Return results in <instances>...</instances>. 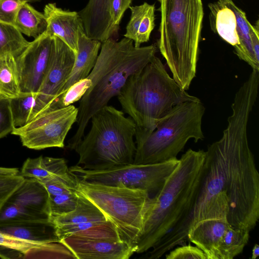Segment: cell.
<instances>
[{"mask_svg":"<svg viewBox=\"0 0 259 259\" xmlns=\"http://www.w3.org/2000/svg\"><path fill=\"white\" fill-rule=\"evenodd\" d=\"M78 194L76 191L56 195H49V218L67 214L76 207Z\"/></svg>","mask_w":259,"mask_h":259,"instance_id":"33","label":"cell"},{"mask_svg":"<svg viewBox=\"0 0 259 259\" xmlns=\"http://www.w3.org/2000/svg\"><path fill=\"white\" fill-rule=\"evenodd\" d=\"M77 179L70 171L65 175L37 180L46 188L49 195L53 196L76 191Z\"/></svg>","mask_w":259,"mask_h":259,"instance_id":"32","label":"cell"},{"mask_svg":"<svg viewBox=\"0 0 259 259\" xmlns=\"http://www.w3.org/2000/svg\"><path fill=\"white\" fill-rule=\"evenodd\" d=\"M205 151L188 149L161 189L153 197L136 252L151 249L190 213L201 180Z\"/></svg>","mask_w":259,"mask_h":259,"instance_id":"3","label":"cell"},{"mask_svg":"<svg viewBox=\"0 0 259 259\" xmlns=\"http://www.w3.org/2000/svg\"><path fill=\"white\" fill-rule=\"evenodd\" d=\"M75 58V52L54 35L46 71L37 92L36 116L46 112L60 95L72 71Z\"/></svg>","mask_w":259,"mask_h":259,"instance_id":"12","label":"cell"},{"mask_svg":"<svg viewBox=\"0 0 259 259\" xmlns=\"http://www.w3.org/2000/svg\"><path fill=\"white\" fill-rule=\"evenodd\" d=\"M54 227L56 234L60 241L69 236L75 235L87 238L121 241L114 226L109 221L88 222Z\"/></svg>","mask_w":259,"mask_h":259,"instance_id":"22","label":"cell"},{"mask_svg":"<svg viewBox=\"0 0 259 259\" xmlns=\"http://www.w3.org/2000/svg\"><path fill=\"white\" fill-rule=\"evenodd\" d=\"M117 97L124 112L136 124V144L144 140L159 119L174 106L199 99L183 90L155 56L141 70L128 77Z\"/></svg>","mask_w":259,"mask_h":259,"instance_id":"4","label":"cell"},{"mask_svg":"<svg viewBox=\"0 0 259 259\" xmlns=\"http://www.w3.org/2000/svg\"><path fill=\"white\" fill-rule=\"evenodd\" d=\"M77 203L73 211L64 215L49 218L54 226L108 221L95 205L77 192Z\"/></svg>","mask_w":259,"mask_h":259,"instance_id":"24","label":"cell"},{"mask_svg":"<svg viewBox=\"0 0 259 259\" xmlns=\"http://www.w3.org/2000/svg\"><path fill=\"white\" fill-rule=\"evenodd\" d=\"M205 108L199 99L174 106L158 121L153 131L136 144L134 164L160 163L177 159L189 140H203Z\"/></svg>","mask_w":259,"mask_h":259,"instance_id":"7","label":"cell"},{"mask_svg":"<svg viewBox=\"0 0 259 259\" xmlns=\"http://www.w3.org/2000/svg\"><path fill=\"white\" fill-rule=\"evenodd\" d=\"M37 92H23L10 99L11 108L15 127L26 125L36 116Z\"/></svg>","mask_w":259,"mask_h":259,"instance_id":"27","label":"cell"},{"mask_svg":"<svg viewBox=\"0 0 259 259\" xmlns=\"http://www.w3.org/2000/svg\"><path fill=\"white\" fill-rule=\"evenodd\" d=\"M101 44L87 36L84 30L79 31L74 64L59 96L72 85L88 77L96 64Z\"/></svg>","mask_w":259,"mask_h":259,"instance_id":"18","label":"cell"},{"mask_svg":"<svg viewBox=\"0 0 259 259\" xmlns=\"http://www.w3.org/2000/svg\"><path fill=\"white\" fill-rule=\"evenodd\" d=\"M7 201L49 215V194L36 179L25 178Z\"/></svg>","mask_w":259,"mask_h":259,"instance_id":"21","label":"cell"},{"mask_svg":"<svg viewBox=\"0 0 259 259\" xmlns=\"http://www.w3.org/2000/svg\"><path fill=\"white\" fill-rule=\"evenodd\" d=\"M26 0H0V22L14 25L17 15Z\"/></svg>","mask_w":259,"mask_h":259,"instance_id":"36","label":"cell"},{"mask_svg":"<svg viewBox=\"0 0 259 259\" xmlns=\"http://www.w3.org/2000/svg\"><path fill=\"white\" fill-rule=\"evenodd\" d=\"M178 163L177 158L160 163H133L99 170L84 169L77 164L69 168L78 178L88 182L142 190L150 196H155Z\"/></svg>","mask_w":259,"mask_h":259,"instance_id":"9","label":"cell"},{"mask_svg":"<svg viewBox=\"0 0 259 259\" xmlns=\"http://www.w3.org/2000/svg\"><path fill=\"white\" fill-rule=\"evenodd\" d=\"M249 232L230 226L220 244V259H233L241 253L249 241Z\"/></svg>","mask_w":259,"mask_h":259,"instance_id":"28","label":"cell"},{"mask_svg":"<svg viewBox=\"0 0 259 259\" xmlns=\"http://www.w3.org/2000/svg\"><path fill=\"white\" fill-rule=\"evenodd\" d=\"M15 128L10 99L0 96V139L11 133Z\"/></svg>","mask_w":259,"mask_h":259,"instance_id":"35","label":"cell"},{"mask_svg":"<svg viewBox=\"0 0 259 259\" xmlns=\"http://www.w3.org/2000/svg\"><path fill=\"white\" fill-rule=\"evenodd\" d=\"M158 1V49L172 78L187 91L196 72L204 14L202 0Z\"/></svg>","mask_w":259,"mask_h":259,"instance_id":"5","label":"cell"},{"mask_svg":"<svg viewBox=\"0 0 259 259\" xmlns=\"http://www.w3.org/2000/svg\"><path fill=\"white\" fill-rule=\"evenodd\" d=\"M131 15L124 37L132 40L135 47L147 42L155 26V6L146 2L130 7Z\"/></svg>","mask_w":259,"mask_h":259,"instance_id":"20","label":"cell"},{"mask_svg":"<svg viewBox=\"0 0 259 259\" xmlns=\"http://www.w3.org/2000/svg\"><path fill=\"white\" fill-rule=\"evenodd\" d=\"M48 243L24 240L0 231V245L22 252L25 258H41Z\"/></svg>","mask_w":259,"mask_h":259,"instance_id":"31","label":"cell"},{"mask_svg":"<svg viewBox=\"0 0 259 259\" xmlns=\"http://www.w3.org/2000/svg\"><path fill=\"white\" fill-rule=\"evenodd\" d=\"M41 0H26V1L27 2H38V1H40Z\"/></svg>","mask_w":259,"mask_h":259,"instance_id":"42","label":"cell"},{"mask_svg":"<svg viewBox=\"0 0 259 259\" xmlns=\"http://www.w3.org/2000/svg\"><path fill=\"white\" fill-rule=\"evenodd\" d=\"M69 172V168L64 158L40 156L27 158L24 162L20 174L24 178L41 179L63 175Z\"/></svg>","mask_w":259,"mask_h":259,"instance_id":"23","label":"cell"},{"mask_svg":"<svg viewBox=\"0 0 259 259\" xmlns=\"http://www.w3.org/2000/svg\"><path fill=\"white\" fill-rule=\"evenodd\" d=\"M20 174L17 168L0 167V175H16Z\"/></svg>","mask_w":259,"mask_h":259,"instance_id":"40","label":"cell"},{"mask_svg":"<svg viewBox=\"0 0 259 259\" xmlns=\"http://www.w3.org/2000/svg\"><path fill=\"white\" fill-rule=\"evenodd\" d=\"M259 255V246L257 244H255L252 250V259H255Z\"/></svg>","mask_w":259,"mask_h":259,"instance_id":"41","label":"cell"},{"mask_svg":"<svg viewBox=\"0 0 259 259\" xmlns=\"http://www.w3.org/2000/svg\"><path fill=\"white\" fill-rule=\"evenodd\" d=\"M256 101L250 93H236L221 138L209 145L196 198L188 217L168 236L176 244L188 240L189 229L209 219L227 221L250 232L259 218V174L250 149L247 129Z\"/></svg>","mask_w":259,"mask_h":259,"instance_id":"1","label":"cell"},{"mask_svg":"<svg viewBox=\"0 0 259 259\" xmlns=\"http://www.w3.org/2000/svg\"><path fill=\"white\" fill-rule=\"evenodd\" d=\"M78 108L73 105L44 112L26 125L15 127L12 134L19 137L22 145L41 150L64 148L66 137L76 122Z\"/></svg>","mask_w":259,"mask_h":259,"instance_id":"11","label":"cell"},{"mask_svg":"<svg viewBox=\"0 0 259 259\" xmlns=\"http://www.w3.org/2000/svg\"><path fill=\"white\" fill-rule=\"evenodd\" d=\"M25 178L20 174L16 175H0V210Z\"/></svg>","mask_w":259,"mask_h":259,"instance_id":"34","label":"cell"},{"mask_svg":"<svg viewBox=\"0 0 259 259\" xmlns=\"http://www.w3.org/2000/svg\"><path fill=\"white\" fill-rule=\"evenodd\" d=\"M0 231L19 239L40 243L58 242L53 224L48 220H33L0 226Z\"/></svg>","mask_w":259,"mask_h":259,"instance_id":"19","label":"cell"},{"mask_svg":"<svg viewBox=\"0 0 259 259\" xmlns=\"http://www.w3.org/2000/svg\"><path fill=\"white\" fill-rule=\"evenodd\" d=\"M132 0H110L109 11L111 20L118 31L121 20L125 11L129 8Z\"/></svg>","mask_w":259,"mask_h":259,"instance_id":"38","label":"cell"},{"mask_svg":"<svg viewBox=\"0 0 259 259\" xmlns=\"http://www.w3.org/2000/svg\"><path fill=\"white\" fill-rule=\"evenodd\" d=\"M154 45L135 47L126 37L116 41L109 38L102 42L96 64L87 77L90 87L80 100L77 130L67 147L74 150L84 136L92 116L117 96L128 77L141 70L155 56Z\"/></svg>","mask_w":259,"mask_h":259,"instance_id":"2","label":"cell"},{"mask_svg":"<svg viewBox=\"0 0 259 259\" xmlns=\"http://www.w3.org/2000/svg\"><path fill=\"white\" fill-rule=\"evenodd\" d=\"M60 241L76 259H128L135 252L126 243L110 239L72 235Z\"/></svg>","mask_w":259,"mask_h":259,"instance_id":"14","label":"cell"},{"mask_svg":"<svg viewBox=\"0 0 259 259\" xmlns=\"http://www.w3.org/2000/svg\"><path fill=\"white\" fill-rule=\"evenodd\" d=\"M43 13L47 24L46 32L59 37L76 55L79 32L84 30L78 13L64 10L55 3H49L45 6Z\"/></svg>","mask_w":259,"mask_h":259,"instance_id":"15","label":"cell"},{"mask_svg":"<svg viewBox=\"0 0 259 259\" xmlns=\"http://www.w3.org/2000/svg\"><path fill=\"white\" fill-rule=\"evenodd\" d=\"M230 226L227 221L223 220H203L189 229L188 239L204 253L207 259H220V244Z\"/></svg>","mask_w":259,"mask_h":259,"instance_id":"17","label":"cell"},{"mask_svg":"<svg viewBox=\"0 0 259 259\" xmlns=\"http://www.w3.org/2000/svg\"><path fill=\"white\" fill-rule=\"evenodd\" d=\"M250 38L255 57L259 59V23L258 20L255 25H252L250 30Z\"/></svg>","mask_w":259,"mask_h":259,"instance_id":"39","label":"cell"},{"mask_svg":"<svg viewBox=\"0 0 259 259\" xmlns=\"http://www.w3.org/2000/svg\"><path fill=\"white\" fill-rule=\"evenodd\" d=\"M21 93L15 58L12 55L0 56V96L12 99Z\"/></svg>","mask_w":259,"mask_h":259,"instance_id":"26","label":"cell"},{"mask_svg":"<svg viewBox=\"0 0 259 259\" xmlns=\"http://www.w3.org/2000/svg\"><path fill=\"white\" fill-rule=\"evenodd\" d=\"M211 29L234 48L238 58L252 69L259 66L250 38L251 24L245 13L232 0H218L208 4Z\"/></svg>","mask_w":259,"mask_h":259,"instance_id":"10","label":"cell"},{"mask_svg":"<svg viewBox=\"0 0 259 259\" xmlns=\"http://www.w3.org/2000/svg\"><path fill=\"white\" fill-rule=\"evenodd\" d=\"M91 127L74 150L77 165L91 170L133 164L136 151V124L123 112L108 105L91 118Z\"/></svg>","mask_w":259,"mask_h":259,"instance_id":"6","label":"cell"},{"mask_svg":"<svg viewBox=\"0 0 259 259\" xmlns=\"http://www.w3.org/2000/svg\"><path fill=\"white\" fill-rule=\"evenodd\" d=\"M29 42L14 25L0 22V56L10 54L16 58Z\"/></svg>","mask_w":259,"mask_h":259,"instance_id":"29","label":"cell"},{"mask_svg":"<svg viewBox=\"0 0 259 259\" xmlns=\"http://www.w3.org/2000/svg\"><path fill=\"white\" fill-rule=\"evenodd\" d=\"M53 37L45 31L15 58L21 92L38 90L49 62Z\"/></svg>","mask_w":259,"mask_h":259,"instance_id":"13","label":"cell"},{"mask_svg":"<svg viewBox=\"0 0 259 259\" xmlns=\"http://www.w3.org/2000/svg\"><path fill=\"white\" fill-rule=\"evenodd\" d=\"M166 259H207L204 253L196 246L186 243L175 248L165 255Z\"/></svg>","mask_w":259,"mask_h":259,"instance_id":"37","label":"cell"},{"mask_svg":"<svg viewBox=\"0 0 259 259\" xmlns=\"http://www.w3.org/2000/svg\"><path fill=\"white\" fill-rule=\"evenodd\" d=\"M77 178L76 191L102 212L114 226L120 240L134 248L136 252L151 201L148 192Z\"/></svg>","mask_w":259,"mask_h":259,"instance_id":"8","label":"cell"},{"mask_svg":"<svg viewBox=\"0 0 259 259\" xmlns=\"http://www.w3.org/2000/svg\"><path fill=\"white\" fill-rule=\"evenodd\" d=\"M14 26L22 33L35 39L46 30L47 24L44 13L26 2L19 11Z\"/></svg>","mask_w":259,"mask_h":259,"instance_id":"25","label":"cell"},{"mask_svg":"<svg viewBox=\"0 0 259 259\" xmlns=\"http://www.w3.org/2000/svg\"><path fill=\"white\" fill-rule=\"evenodd\" d=\"M49 219L48 214L7 201L0 210V226L18 222Z\"/></svg>","mask_w":259,"mask_h":259,"instance_id":"30","label":"cell"},{"mask_svg":"<svg viewBox=\"0 0 259 259\" xmlns=\"http://www.w3.org/2000/svg\"><path fill=\"white\" fill-rule=\"evenodd\" d=\"M109 2L89 0L87 5L78 12L87 36L101 42L111 38L118 31L111 20Z\"/></svg>","mask_w":259,"mask_h":259,"instance_id":"16","label":"cell"}]
</instances>
